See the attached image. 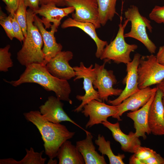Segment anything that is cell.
<instances>
[{
	"instance_id": "cell-37",
	"label": "cell",
	"mask_w": 164,
	"mask_h": 164,
	"mask_svg": "<svg viewBox=\"0 0 164 164\" xmlns=\"http://www.w3.org/2000/svg\"><path fill=\"white\" fill-rule=\"evenodd\" d=\"M129 163L130 164H142L141 160L137 157L134 154L130 158Z\"/></svg>"
},
{
	"instance_id": "cell-22",
	"label": "cell",
	"mask_w": 164,
	"mask_h": 164,
	"mask_svg": "<svg viewBox=\"0 0 164 164\" xmlns=\"http://www.w3.org/2000/svg\"><path fill=\"white\" fill-rule=\"evenodd\" d=\"M59 164H84L83 157L76 146L67 140L59 148L57 154Z\"/></svg>"
},
{
	"instance_id": "cell-38",
	"label": "cell",
	"mask_w": 164,
	"mask_h": 164,
	"mask_svg": "<svg viewBox=\"0 0 164 164\" xmlns=\"http://www.w3.org/2000/svg\"><path fill=\"white\" fill-rule=\"evenodd\" d=\"M157 87L164 94V79L160 83L157 84Z\"/></svg>"
},
{
	"instance_id": "cell-29",
	"label": "cell",
	"mask_w": 164,
	"mask_h": 164,
	"mask_svg": "<svg viewBox=\"0 0 164 164\" xmlns=\"http://www.w3.org/2000/svg\"><path fill=\"white\" fill-rule=\"evenodd\" d=\"M150 19L158 24L164 23V5H155L149 15Z\"/></svg>"
},
{
	"instance_id": "cell-31",
	"label": "cell",
	"mask_w": 164,
	"mask_h": 164,
	"mask_svg": "<svg viewBox=\"0 0 164 164\" xmlns=\"http://www.w3.org/2000/svg\"><path fill=\"white\" fill-rule=\"evenodd\" d=\"M10 15L12 23V29L15 38L20 42L23 41L25 37L24 35L21 28L15 16V13Z\"/></svg>"
},
{
	"instance_id": "cell-35",
	"label": "cell",
	"mask_w": 164,
	"mask_h": 164,
	"mask_svg": "<svg viewBox=\"0 0 164 164\" xmlns=\"http://www.w3.org/2000/svg\"><path fill=\"white\" fill-rule=\"evenodd\" d=\"M49 4H53L58 6H63L65 5L64 0H40V5Z\"/></svg>"
},
{
	"instance_id": "cell-4",
	"label": "cell",
	"mask_w": 164,
	"mask_h": 164,
	"mask_svg": "<svg viewBox=\"0 0 164 164\" xmlns=\"http://www.w3.org/2000/svg\"><path fill=\"white\" fill-rule=\"evenodd\" d=\"M125 18L131 23L130 31L124 34L125 38H132L138 40L152 54L155 53L157 47L151 40L146 32V28L152 32L151 22L140 13L138 7L131 5L124 13Z\"/></svg>"
},
{
	"instance_id": "cell-25",
	"label": "cell",
	"mask_w": 164,
	"mask_h": 164,
	"mask_svg": "<svg viewBox=\"0 0 164 164\" xmlns=\"http://www.w3.org/2000/svg\"><path fill=\"white\" fill-rule=\"evenodd\" d=\"M99 10V20L101 25L104 26L111 21L117 13L116 5L117 0H97Z\"/></svg>"
},
{
	"instance_id": "cell-3",
	"label": "cell",
	"mask_w": 164,
	"mask_h": 164,
	"mask_svg": "<svg viewBox=\"0 0 164 164\" xmlns=\"http://www.w3.org/2000/svg\"><path fill=\"white\" fill-rule=\"evenodd\" d=\"M34 15L32 10L29 9L27 10V34L21 49L17 53L18 60L26 67L33 63L44 65L45 56L42 50L43 42L38 29L34 23Z\"/></svg>"
},
{
	"instance_id": "cell-27",
	"label": "cell",
	"mask_w": 164,
	"mask_h": 164,
	"mask_svg": "<svg viewBox=\"0 0 164 164\" xmlns=\"http://www.w3.org/2000/svg\"><path fill=\"white\" fill-rule=\"evenodd\" d=\"M9 45L0 49V71L6 72L8 69L12 67L13 63L11 58V54L9 52Z\"/></svg>"
},
{
	"instance_id": "cell-24",
	"label": "cell",
	"mask_w": 164,
	"mask_h": 164,
	"mask_svg": "<svg viewBox=\"0 0 164 164\" xmlns=\"http://www.w3.org/2000/svg\"><path fill=\"white\" fill-rule=\"evenodd\" d=\"M95 143L98 146V150L102 155H106L108 157L110 164H124L123 159L125 157L124 154H118L116 155L113 152L109 141H106L104 137L99 134L97 139L95 141Z\"/></svg>"
},
{
	"instance_id": "cell-1",
	"label": "cell",
	"mask_w": 164,
	"mask_h": 164,
	"mask_svg": "<svg viewBox=\"0 0 164 164\" xmlns=\"http://www.w3.org/2000/svg\"><path fill=\"white\" fill-rule=\"evenodd\" d=\"M26 67L18 80L10 81L5 80V81L14 87L25 83L37 84L47 91L54 92L56 97L61 101L72 104V101L69 98L71 89L67 80L53 76L48 71L45 66L41 64L33 63Z\"/></svg>"
},
{
	"instance_id": "cell-15",
	"label": "cell",
	"mask_w": 164,
	"mask_h": 164,
	"mask_svg": "<svg viewBox=\"0 0 164 164\" xmlns=\"http://www.w3.org/2000/svg\"><path fill=\"white\" fill-rule=\"evenodd\" d=\"M157 89V87L152 88L150 87L140 89L117 105L118 113L112 117L121 121L120 117L124 113L128 111H135L144 106L156 93Z\"/></svg>"
},
{
	"instance_id": "cell-28",
	"label": "cell",
	"mask_w": 164,
	"mask_h": 164,
	"mask_svg": "<svg viewBox=\"0 0 164 164\" xmlns=\"http://www.w3.org/2000/svg\"><path fill=\"white\" fill-rule=\"evenodd\" d=\"M0 24L4 29L8 37L11 40L15 38L13 31L12 23L10 15L7 16L1 9L0 14Z\"/></svg>"
},
{
	"instance_id": "cell-30",
	"label": "cell",
	"mask_w": 164,
	"mask_h": 164,
	"mask_svg": "<svg viewBox=\"0 0 164 164\" xmlns=\"http://www.w3.org/2000/svg\"><path fill=\"white\" fill-rule=\"evenodd\" d=\"M156 152L152 149L140 145L136 148L134 154L139 159L143 160L151 157Z\"/></svg>"
},
{
	"instance_id": "cell-18",
	"label": "cell",
	"mask_w": 164,
	"mask_h": 164,
	"mask_svg": "<svg viewBox=\"0 0 164 164\" xmlns=\"http://www.w3.org/2000/svg\"><path fill=\"white\" fill-rule=\"evenodd\" d=\"M102 124L111 132L113 138L120 143L123 151L134 153L136 148L141 145V141L135 132H130L128 135L125 134L121 130L118 122L113 124L107 121Z\"/></svg>"
},
{
	"instance_id": "cell-39",
	"label": "cell",
	"mask_w": 164,
	"mask_h": 164,
	"mask_svg": "<svg viewBox=\"0 0 164 164\" xmlns=\"http://www.w3.org/2000/svg\"><path fill=\"white\" fill-rule=\"evenodd\" d=\"M56 160H53V159H50L47 164H56Z\"/></svg>"
},
{
	"instance_id": "cell-19",
	"label": "cell",
	"mask_w": 164,
	"mask_h": 164,
	"mask_svg": "<svg viewBox=\"0 0 164 164\" xmlns=\"http://www.w3.org/2000/svg\"><path fill=\"white\" fill-rule=\"evenodd\" d=\"M155 94H153L147 103L140 109L127 114V117L134 121L136 136L139 138L142 137L144 139L147 138L146 134L149 135L151 133L148 125V114L150 106Z\"/></svg>"
},
{
	"instance_id": "cell-41",
	"label": "cell",
	"mask_w": 164,
	"mask_h": 164,
	"mask_svg": "<svg viewBox=\"0 0 164 164\" xmlns=\"http://www.w3.org/2000/svg\"><path fill=\"white\" fill-rule=\"evenodd\" d=\"M163 24H164V23H163Z\"/></svg>"
},
{
	"instance_id": "cell-7",
	"label": "cell",
	"mask_w": 164,
	"mask_h": 164,
	"mask_svg": "<svg viewBox=\"0 0 164 164\" xmlns=\"http://www.w3.org/2000/svg\"><path fill=\"white\" fill-rule=\"evenodd\" d=\"M93 65L91 64L90 66H85L83 62H81L79 66L73 67L75 72V77L74 81L81 78L83 79V87L85 93L84 95H77L76 98L80 101L81 104L73 111L74 112H79L82 111L84 106L90 101L96 100L102 102L100 98L97 91L94 88L93 83L96 79L97 74Z\"/></svg>"
},
{
	"instance_id": "cell-36",
	"label": "cell",
	"mask_w": 164,
	"mask_h": 164,
	"mask_svg": "<svg viewBox=\"0 0 164 164\" xmlns=\"http://www.w3.org/2000/svg\"><path fill=\"white\" fill-rule=\"evenodd\" d=\"M156 56L158 62L164 66V45L159 47Z\"/></svg>"
},
{
	"instance_id": "cell-10",
	"label": "cell",
	"mask_w": 164,
	"mask_h": 164,
	"mask_svg": "<svg viewBox=\"0 0 164 164\" xmlns=\"http://www.w3.org/2000/svg\"><path fill=\"white\" fill-rule=\"evenodd\" d=\"M81 111L85 117H89L85 126L87 128L107 121L108 118L116 114L118 110L117 106L108 105L94 99L86 104Z\"/></svg>"
},
{
	"instance_id": "cell-13",
	"label": "cell",
	"mask_w": 164,
	"mask_h": 164,
	"mask_svg": "<svg viewBox=\"0 0 164 164\" xmlns=\"http://www.w3.org/2000/svg\"><path fill=\"white\" fill-rule=\"evenodd\" d=\"M63 104L61 100L53 96L48 97L44 104L39 108V111L43 117L48 121L56 124L63 121H67L71 122L83 130H86L75 123L67 115L63 109Z\"/></svg>"
},
{
	"instance_id": "cell-33",
	"label": "cell",
	"mask_w": 164,
	"mask_h": 164,
	"mask_svg": "<svg viewBox=\"0 0 164 164\" xmlns=\"http://www.w3.org/2000/svg\"><path fill=\"white\" fill-rule=\"evenodd\" d=\"M141 160L142 164H164V158L156 152L151 157Z\"/></svg>"
},
{
	"instance_id": "cell-34",
	"label": "cell",
	"mask_w": 164,
	"mask_h": 164,
	"mask_svg": "<svg viewBox=\"0 0 164 164\" xmlns=\"http://www.w3.org/2000/svg\"><path fill=\"white\" fill-rule=\"evenodd\" d=\"M24 4L32 10L38 9L39 8L40 0H23Z\"/></svg>"
},
{
	"instance_id": "cell-20",
	"label": "cell",
	"mask_w": 164,
	"mask_h": 164,
	"mask_svg": "<svg viewBox=\"0 0 164 164\" xmlns=\"http://www.w3.org/2000/svg\"><path fill=\"white\" fill-rule=\"evenodd\" d=\"M86 138L76 142V147L82 155L85 164H106L104 155H100L95 150L93 136L88 131L85 132Z\"/></svg>"
},
{
	"instance_id": "cell-5",
	"label": "cell",
	"mask_w": 164,
	"mask_h": 164,
	"mask_svg": "<svg viewBox=\"0 0 164 164\" xmlns=\"http://www.w3.org/2000/svg\"><path fill=\"white\" fill-rule=\"evenodd\" d=\"M129 21L126 19L124 24L119 25V29L114 39L104 48L100 57L105 62L112 60L117 64H127L132 60L130 54L138 47L137 45L130 44L125 41L124 36L125 28Z\"/></svg>"
},
{
	"instance_id": "cell-23",
	"label": "cell",
	"mask_w": 164,
	"mask_h": 164,
	"mask_svg": "<svg viewBox=\"0 0 164 164\" xmlns=\"http://www.w3.org/2000/svg\"><path fill=\"white\" fill-rule=\"evenodd\" d=\"M26 154L20 161H17L12 158L0 159V164H44L46 160V158H43V150L40 152H35L33 148L29 149H26Z\"/></svg>"
},
{
	"instance_id": "cell-26",
	"label": "cell",
	"mask_w": 164,
	"mask_h": 164,
	"mask_svg": "<svg viewBox=\"0 0 164 164\" xmlns=\"http://www.w3.org/2000/svg\"><path fill=\"white\" fill-rule=\"evenodd\" d=\"M23 0H20L18 8L15 13L17 20L20 25L24 35L26 37L27 34V10Z\"/></svg>"
},
{
	"instance_id": "cell-17",
	"label": "cell",
	"mask_w": 164,
	"mask_h": 164,
	"mask_svg": "<svg viewBox=\"0 0 164 164\" xmlns=\"http://www.w3.org/2000/svg\"><path fill=\"white\" fill-rule=\"evenodd\" d=\"M32 11L34 14H39L42 17L41 21L46 29L51 27L52 25L51 22L58 28L62 18L73 13L75 9L71 6L59 8L54 4H49L41 5L39 9Z\"/></svg>"
},
{
	"instance_id": "cell-40",
	"label": "cell",
	"mask_w": 164,
	"mask_h": 164,
	"mask_svg": "<svg viewBox=\"0 0 164 164\" xmlns=\"http://www.w3.org/2000/svg\"><path fill=\"white\" fill-rule=\"evenodd\" d=\"M162 102L163 104L164 108V96H163L162 98Z\"/></svg>"
},
{
	"instance_id": "cell-16",
	"label": "cell",
	"mask_w": 164,
	"mask_h": 164,
	"mask_svg": "<svg viewBox=\"0 0 164 164\" xmlns=\"http://www.w3.org/2000/svg\"><path fill=\"white\" fill-rule=\"evenodd\" d=\"M163 96V93L157 88L149 108L148 125L151 133L154 135H164V108L162 102Z\"/></svg>"
},
{
	"instance_id": "cell-9",
	"label": "cell",
	"mask_w": 164,
	"mask_h": 164,
	"mask_svg": "<svg viewBox=\"0 0 164 164\" xmlns=\"http://www.w3.org/2000/svg\"><path fill=\"white\" fill-rule=\"evenodd\" d=\"M65 5L74 8L72 18L77 21L93 23L96 29L101 27L97 0H64Z\"/></svg>"
},
{
	"instance_id": "cell-11",
	"label": "cell",
	"mask_w": 164,
	"mask_h": 164,
	"mask_svg": "<svg viewBox=\"0 0 164 164\" xmlns=\"http://www.w3.org/2000/svg\"><path fill=\"white\" fill-rule=\"evenodd\" d=\"M141 57L140 54H135L133 60L126 64L127 74L122 81L123 84L126 85L125 87L118 97L113 100H108V104L118 105L140 90L138 87L137 68Z\"/></svg>"
},
{
	"instance_id": "cell-12",
	"label": "cell",
	"mask_w": 164,
	"mask_h": 164,
	"mask_svg": "<svg viewBox=\"0 0 164 164\" xmlns=\"http://www.w3.org/2000/svg\"><path fill=\"white\" fill-rule=\"evenodd\" d=\"M73 56L70 51H61L49 61L46 67L55 77L64 80H70L75 77V71L69 63Z\"/></svg>"
},
{
	"instance_id": "cell-2",
	"label": "cell",
	"mask_w": 164,
	"mask_h": 164,
	"mask_svg": "<svg viewBox=\"0 0 164 164\" xmlns=\"http://www.w3.org/2000/svg\"><path fill=\"white\" fill-rule=\"evenodd\" d=\"M23 115L27 121L32 123L38 130L44 142L45 152L50 159L56 157L62 144L75 135V132L69 131L64 125L47 120L39 111H31Z\"/></svg>"
},
{
	"instance_id": "cell-14",
	"label": "cell",
	"mask_w": 164,
	"mask_h": 164,
	"mask_svg": "<svg viewBox=\"0 0 164 164\" xmlns=\"http://www.w3.org/2000/svg\"><path fill=\"white\" fill-rule=\"evenodd\" d=\"M34 23L38 29L43 42V52L45 56L44 65L45 66L49 61L62 51V45L57 43L54 33L57 31L56 27L52 25L50 31L46 30L41 19L34 14Z\"/></svg>"
},
{
	"instance_id": "cell-8",
	"label": "cell",
	"mask_w": 164,
	"mask_h": 164,
	"mask_svg": "<svg viewBox=\"0 0 164 164\" xmlns=\"http://www.w3.org/2000/svg\"><path fill=\"white\" fill-rule=\"evenodd\" d=\"M105 62L100 65L96 63L94 68L97 77L93 83L94 89H97L100 98L103 101H108L110 96H119L123 90L113 88L117 80L112 70H108L105 68Z\"/></svg>"
},
{
	"instance_id": "cell-6",
	"label": "cell",
	"mask_w": 164,
	"mask_h": 164,
	"mask_svg": "<svg viewBox=\"0 0 164 164\" xmlns=\"http://www.w3.org/2000/svg\"><path fill=\"white\" fill-rule=\"evenodd\" d=\"M138 87L140 89L160 83L164 79V66L151 54L141 57L137 68Z\"/></svg>"
},
{
	"instance_id": "cell-21",
	"label": "cell",
	"mask_w": 164,
	"mask_h": 164,
	"mask_svg": "<svg viewBox=\"0 0 164 164\" xmlns=\"http://www.w3.org/2000/svg\"><path fill=\"white\" fill-rule=\"evenodd\" d=\"M70 27H76L81 29L88 35L95 42L97 46L96 57L100 58L105 47L108 44L106 41L100 39L96 32L95 26L89 22L77 21L72 18H69L65 20L61 25V27L65 29Z\"/></svg>"
},
{
	"instance_id": "cell-32",
	"label": "cell",
	"mask_w": 164,
	"mask_h": 164,
	"mask_svg": "<svg viewBox=\"0 0 164 164\" xmlns=\"http://www.w3.org/2000/svg\"><path fill=\"white\" fill-rule=\"evenodd\" d=\"M6 4V9L10 14L15 13L17 9L20 0H2Z\"/></svg>"
}]
</instances>
